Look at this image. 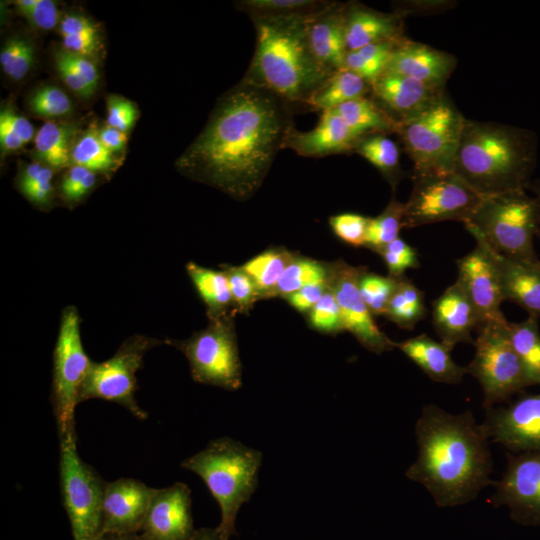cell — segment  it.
I'll return each instance as SVG.
<instances>
[{
    "label": "cell",
    "mask_w": 540,
    "mask_h": 540,
    "mask_svg": "<svg viewBox=\"0 0 540 540\" xmlns=\"http://www.w3.org/2000/svg\"><path fill=\"white\" fill-rule=\"evenodd\" d=\"M363 268L338 262L331 268L330 287L338 301L344 330L349 331L367 350L381 354L395 348L376 325L358 286Z\"/></svg>",
    "instance_id": "obj_16"
},
{
    "label": "cell",
    "mask_w": 540,
    "mask_h": 540,
    "mask_svg": "<svg viewBox=\"0 0 540 540\" xmlns=\"http://www.w3.org/2000/svg\"><path fill=\"white\" fill-rule=\"evenodd\" d=\"M415 436L418 456L405 475L422 484L438 507L466 504L492 485L489 439L471 410L451 414L428 404L415 423Z\"/></svg>",
    "instance_id": "obj_2"
},
{
    "label": "cell",
    "mask_w": 540,
    "mask_h": 540,
    "mask_svg": "<svg viewBox=\"0 0 540 540\" xmlns=\"http://www.w3.org/2000/svg\"><path fill=\"white\" fill-rule=\"evenodd\" d=\"M98 135L103 145L112 153L124 149L127 142V133L109 125L98 130Z\"/></svg>",
    "instance_id": "obj_57"
},
{
    "label": "cell",
    "mask_w": 540,
    "mask_h": 540,
    "mask_svg": "<svg viewBox=\"0 0 540 540\" xmlns=\"http://www.w3.org/2000/svg\"><path fill=\"white\" fill-rule=\"evenodd\" d=\"M507 466L493 481L494 507L507 506L515 522L540 526V452L507 453Z\"/></svg>",
    "instance_id": "obj_14"
},
{
    "label": "cell",
    "mask_w": 540,
    "mask_h": 540,
    "mask_svg": "<svg viewBox=\"0 0 540 540\" xmlns=\"http://www.w3.org/2000/svg\"><path fill=\"white\" fill-rule=\"evenodd\" d=\"M432 322L441 342L452 350L458 343L474 345L472 332L479 319L463 288L456 281L432 303Z\"/></svg>",
    "instance_id": "obj_24"
},
{
    "label": "cell",
    "mask_w": 540,
    "mask_h": 540,
    "mask_svg": "<svg viewBox=\"0 0 540 540\" xmlns=\"http://www.w3.org/2000/svg\"><path fill=\"white\" fill-rule=\"evenodd\" d=\"M394 345L435 382L458 384L468 373L466 367L454 362L451 350L445 344L426 334L395 342Z\"/></svg>",
    "instance_id": "obj_27"
},
{
    "label": "cell",
    "mask_w": 540,
    "mask_h": 540,
    "mask_svg": "<svg viewBox=\"0 0 540 540\" xmlns=\"http://www.w3.org/2000/svg\"><path fill=\"white\" fill-rule=\"evenodd\" d=\"M27 19L36 28L49 31L57 26L59 21V12L54 1L37 0Z\"/></svg>",
    "instance_id": "obj_52"
},
{
    "label": "cell",
    "mask_w": 540,
    "mask_h": 540,
    "mask_svg": "<svg viewBox=\"0 0 540 540\" xmlns=\"http://www.w3.org/2000/svg\"><path fill=\"white\" fill-rule=\"evenodd\" d=\"M354 152L370 162L393 188L404 175L399 147L387 134L371 133L360 137Z\"/></svg>",
    "instance_id": "obj_33"
},
{
    "label": "cell",
    "mask_w": 540,
    "mask_h": 540,
    "mask_svg": "<svg viewBox=\"0 0 540 540\" xmlns=\"http://www.w3.org/2000/svg\"><path fill=\"white\" fill-rule=\"evenodd\" d=\"M293 256L279 249L264 251L241 266L253 280L259 297L273 296L275 287Z\"/></svg>",
    "instance_id": "obj_35"
},
{
    "label": "cell",
    "mask_w": 540,
    "mask_h": 540,
    "mask_svg": "<svg viewBox=\"0 0 540 540\" xmlns=\"http://www.w3.org/2000/svg\"><path fill=\"white\" fill-rule=\"evenodd\" d=\"M486 245L499 274L504 301L513 302L528 315L540 319V260L523 261L509 258L495 251L487 243Z\"/></svg>",
    "instance_id": "obj_25"
},
{
    "label": "cell",
    "mask_w": 540,
    "mask_h": 540,
    "mask_svg": "<svg viewBox=\"0 0 540 540\" xmlns=\"http://www.w3.org/2000/svg\"><path fill=\"white\" fill-rule=\"evenodd\" d=\"M160 341L146 335L135 334L127 338L116 353L103 362H92L79 392V403L88 399H102L118 403L138 419L147 413L136 400V373L143 365L146 352Z\"/></svg>",
    "instance_id": "obj_12"
},
{
    "label": "cell",
    "mask_w": 540,
    "mask_h": 540,
    "mask_svg": "<svg viewBox=\"0 0 540 540\" xmlns=\"http://www.w3.org/2000/svg\"><path fill=\"white\" fill-rule=\"evenodd\" d=\"M405 204L394 197L381 214L370 218L365 247L379 253L386 245L399 238L403 227Z\"/></svg>",
    "instance_id": "obj_40"
},
{
    "label": "cell",
    "mask_w": 540,
    "mask_h": 540,
    "mask_svg": "<svg viewBox=\"0 0 540 540\" xmlns=\"http://www.w3.org/2000/svg\"><path fill=\"white\" fill-rule=\"evenodd\" d=\"M261 461L258 450L231 438H218L181 463L202 478L219 504L221 520L216 529L223 540L236 534V516L257 487Z\"/></svg>",
    "instance_id": "obj_5"
},
{
    "label": "cell",
    "mask_w": 540,
    "mask_h": 540,
    "mask_svg": "<svg viewBox=\"0 0 540 540\" xmlns=\"http://www.w3.org/2000/svg\"><path fill=\"white\" fill-rule=\"evenodd\" d=\"M370 217L356 213H341L331 216L329 224L334 234L343 242L354 246H365Z\"/></svg>",
    "instance_id": "obj_46"
},
{
    "label": "cell",
    "mask_w": 540,
    "mask_h": 540,
    "mask_svg": "<svg viewBox=\"0 0 540 540\" xmlns=\"http://www.w3.org/2000/svg\"><path fill=\"white\" fill-rule=\"evenodd\" d=\"M94 540H144L140 533H101Z\"/></svg>",
    "instance_id": "obj_61"
},
{
    "label": "cell",
    "mask_w": 540,
    "mask_h": 540,
    "mask_svg": "<svg viewBox=\"0 0 540 540\" xmlns=\"http://www.w3.org/2000/svg\"><path fill=\"white\" fill-rule=\"evenodd\" d=\"M107 125L126 132L133 126L137 110L132 102L119 96L107 99Z\"/></svg>",
    "instance_id": "obj_48"
},
{
    "label": "cell",
    "mask_w": 540,
    "mask_h": 540,
    "mask_svg": "<svg viewBox=\"0 0 540 540\" xmlns=\"http://www.w3.org/2000/svg\"><path fill=\"white\" fill-rule=\"evenodd\" d=\"M378 254L383 258L389 275L394 278L404 276L407 269L419 267L416 249L400 237L386 245Z\"/></svg>",
    "instance_id": "obj_45"
},
{
    "label": "cell",
    "mask_w": 540,
    "mask_h": 540,
    "mask_svg": "<svg viewBox=\"0 0 540 540\" xmlns=\"http://www.w3.org/2000/svg\"><path fill=\"white\" fill-rule=\"evenodd\" d=\"M187 273L207 308L210 321L219 320L230 314L233 305L226 273L202 267L194 262L186 265Z\"/></svg>",
    "instance_id": "obj_29"
},
{
    "label": "cell",
    "mask_w": 540,
    "mask_h": 540,
    "mask_svg": "<svg viewBox=\"0 0 540 540\" xmlns=\"http://www.w3.org/2000/svg\"><path fill=\"white\" fill-rule=\"evenodd\" d=\"M361 136L352 131L335 109L322 111L318 124L309 131L288 128L282 149L303 157H324L354 152Z\"/></svg>",
    "instance_id": "obj_21"
},
{
    "label": "cell",
    "mask_w": 540,
    "mask_h": 540,
    "mask_svg": "<svg viewBox=\"0 0 540 540\" xmlns=\"http://www.w3.org/2000/svg\"><path fill=\"white\" fill-rule=\"evenodd\" d=\"M63 47L71 53L91 58L99 48L98 33L65 36L63 37Z\"/></svg>",
    "instance_id": "obj_54"
},
{
    "label": "cell",
    "mask_w": 540,
    "mask_h": 540,
    "mask_svg": "<svg viewBox=\"0 0 540 540\" xmlns=\"http://www.w3.org/2000/svg\"><path fill=\"white\" fill-rule=\"evenodd\" d=\"M413 189L404 209V228L443 221L465 223L483 197L453 172L413 176Z\"/></svg>",
    "instance_id": "obj_13"
},
{
    "label": "cell",
    "mask_w": 540,
    "mask_h": 540,
    "mask_svg": "<svg viewBox=\"0 0 540 540\" xmlns=\"http://www.w3.org/2000/svg\"><path fill=\"white\" fill-rule=\"evenodd\" d=\"M65 51L69 61L72 63L77 72L82 76V78L87 82L91 91L94 93L99 81V73L95 63L91 60L90 57L71 53L67 50Z\"/></svg>",
    "instance_id": "obj_56"
},
{
    "label": "cell",
    "mask_w": 540,
    "mask_h": 540,
    "mask_svg": "<svg viewBox=\"0 0 540 540\" xmlns=\"http://www.w3.org/2000/svg\"><path fill=\"white\" fill-rule=\"evenodd\" d=\"M331 2L320 0H242L236 7L251 19L306 17L320 12Z\"/></svg>",
    "instance_id": "obj_36"
},
{
    "label": "cell",
    "mask_w": 540,
    "mask_h": 540,
    "mask_svg": "<svg viewBox=\"0 0 540 540\" xmlns=\"http://www.w3.org/2000/svg\"><path fill=\"white\" fill-rule=\"evenodd\" d=\"M480 426L489 441L510 453L540 452V393L524 394L505 407L486 409Z\"/></svg>",
    "instance_id": "obj_15"
},
{
    "label": "cell",
    "mask_w": 540,
    "mask_h": 540,
    "mask_svg": "<svg viewBox=\"0 0 540 540\" xmlns=\"http://www.w3.org/2000/svg\"><path fill=\"white\" fill-rule=\"evenodd\" d=\"M224 272L229 281L234 309L242 313L249 311L260 299L253 280L241 267L227 266Z\"/></svg>",
    "instance_id": "obj_47"
},
{
    "label": "cell",
    "mask_w": 540,
    "mask_h": 540,
    "mask_svg": "<svg viewBox=\"0 0 540 540\" xmlns=\"http://www.w3.org/2000/svg\"><path fill=\"white\" fill-rule=\"evenodd\" d=\"M537 150L531 130L465 118L452 172L482 197L528 190Z\"/></svg>",
    "instance_id": "obj_3"
},
{
    "label": "cell",
    "mask_w": 540,
    "mask_h": 540,
    "mask_svg": "<svg viewBox=\"0 0 540 540\" xmlns=\"http://www.w3.org/2000/svg\"><path fill=\"white\" fill-rule=\"evenodd\" d=\"M371 93L370 83L355 72L342 68L331 74L306 102L307 107L321 111Z\"/></svg>",
    "instance_id": "obj_28"
},
{
    "label": "cell",
    "mask_w": 540,
    "mask_h": 540,
    "mask_svg": "<svg viewBox=\"0 0 540 540\" xmlns=\"http://www.w3.org/2000/svg\"><path fill=\"white\" fill-rule=\"evenodd\" d=\"M307 17L252 19L256 48L242 81L268 90L291 105H306L331 75L309 49Z\"/></svg>",
    "instance_id": "obj_4"
},
{
    "label": "cell",
    "mask_w": 540,
    "mask_h": 540,
    "mask_svg": "<svg viewBox=\"0 0 540 540\" xmlns=\"http://www.w3.org/2000/svg\"><path fill=\"white\" fill-rule=\"evenodd\" d=\"M45 165L40 162L28 164L21 172L18 178V188L20 191L34 183L40 176Z\"/></svg>",
    "instance_id": "obj_59"
},
{
    "label": "cell",
    "mask_w": 540,
    "mask_h": 540,
    "mask_svg": "<svg viewBox=\"0 0 540 540\" xmlns=\"http://www.w3.org/2000/svg\"><path fill=\"white\" fill-rule=\"evenodd\" d=\"M540 205L526 190L483 197L471 217L463 223L498 253L517 260H540L534 249L538 236Z\"/></svg>",
    "instance_id": "obj_6"
},
{
    "label": "cell",
    "mask_w": 540,
    "mask_h": 540,
    "mask_svg": "<svg viewBox=\"0 0 540 540\" xmlns=\"http://www.w3.org/2000/svg\"><path fill=\"white\" fill-rule=\"evenodd\" d=\"M90 171L91 170L79 165H73L69 169V171L63 176L60 184V191L65 200H67V198Z\"/></svg>",
    "instance_id": "obj_58"
},
{
    "label": "cell",
    "mask_w": 540,
    "mask_h": 540,
    "mask_svg": "<svg viewBox=\"0 0 540 540\" xmlns=\"http://www.w3.org/2000/svg\"><path fill=\"white\" fill-rule=\"evenodd\" d=\"M55 64L60 77L73 92L83 98L93 94L87 82L69 61L64 48L56 51Z\"/></svg>",
    "instance_id": "obj_49"
},
{
    "label": "cell",
    "mask_w": 540,
    "mask_h": 540,
    "mask_svg": "<svg viewBox=\"0 0 540 540\" xmlns=\"http://www.w3.org/2000/svg\"><path fill=\"white\" fill-rule=\"evenodd\" d=\"M31 110L45 118H58L71 113L69 96L56 86H43L35 91L29 101Z\"/></svg>",
    "instance_id": "obj_44"
},
{
    "label": "cell",
    "mask_w": 540,
    "mask_h": 540,
    "mask_svg": "<svg viewBox=\"0 0 540 540\" xmlns=\"http://www.w3.org/2000/svg\"><path fill=\"white\" fill-rule=\"evenodd\" d=\"M328 286L329 283L309 285L289 295L286 299L297 311L309 312L323 296Z\"/></svg>",
    "instance_id": "obj_53"
},
{
    "label": "cell",
    "mask_w": 540,
    "mask_h": 540,
    "mask_svg": "<svg viewBox=\"0 0 540 540\" xmlns=\"http://www.w3.org/2000/svg\"><path fill=\"white\" fill-rule=\"evenodd\" d=\"M36 2L37 0H17L15 1V6L17 11L27 18L32 12Z\"/></svg>",
    "instance_id": "obj_62"
},
{
    "label": "cell",
    "mask_w": 540,
    "mask_h": 540,
    "mask_svg": "<svg viewBox=\"0 0 540 540\" xmlns=\"http://www.w3.org/2000/svg\"><path fill=\"white\" fill-rule=\"evenodd\" d=\"M426 314L424 292L405 275L400 277L384 316L398 327L411 330Z\"/></svg>",
    "instance_id": "obj_34"
},
{
    "label": "cell",
    "mask_w": 540,
    "mask_h": 540,
    "mask_svg": "<svg viewBox=\"0 0 540 540\" xmlns=\"http://www.w3.org/2000/svg\"><path fill=\"white\" fill-rule=\"evenodd\" d=\"M403 38L347 51L343 68L355 72L371 83L385 71L394 49Z\"/></svg>",
    "instance_id": "obj_38"
},
{
    "label": "cell",
    "mask_w": 540,
    "mask_h": 540,
    "mask_svg": "<svg viewBox=\"0 0 540 540\" xmlns=\"http://www.w3.org/2000/svg\"><path fill=\"white\" fill-rule=\"evenodd\" d=\"M71 163L94 172H109L116 167L117 160L101 142L98 130L91 126L73 143Z\"/></svg>",
    "instance_id": "obj_39"
},
{
    "label": "cell",
    "mask_w": 540,
    "mask_h": 540,
    "mask_svg": "<svg viewBox=\"0 0 540 540\" xmlns=\"http://www.w3.org/2000/svg\"><path fill=\"white\" fill-rule=\"evenodd\" d=\"M292 105L241 81L217 103L176 166L237 200L254 195L268 173L291 121Z\"/></svg>",
    "instance_id": "obj_1"
},
{
    "label": "cell",
    "mask_w": 540,
    "mask_h": 540,
    "mask_svg": "<svg viewBox=\"0 0 540 540\" xmlns=\"http://www.w3.org/2000/svg\"><path fill=\"white\" fill-rule=\"evenodd\" d=\"M348 127L359 136L371 133L397 132L394 120L372 97L363 96L335 109Z\"/></svg>",
    "instance_id": "obj_30"
},
{
    "label": "cell",
    "mask_w": 540,
    "mask_h": 540,
    "mask_svg": "<svg viewBox=\"0 0 540 540\" xmlns=\"http://www.w3.org/2000/svg\"><path fill=\"white\" fill-rule=\"evenodd\" d=\"M508 324L503 315L479 325L475 354L466 367L481 385L485 410L531 386L511 345Z\"/></svg>",
    "instance_id": "obj_8"
},
{
    "label": "cell",
    "mask_w": 540,
    "mask_h": 540,
    "mask_svg": "<svg viewBox=\"0 0 540 540\" xmlns=\"http://www.w3.org/2000/svg\"><path fill=\"white\" fill-rule=\"evenodd\" d=\"M0 126L7 128L11 133L19 137L24 144L34 137V128L24 116L16 113L11 107H5L0 113Z\"/></svg>",
    "instance_id": "obj_51"
},
{
    "label": "cell",
    "mask_w": 540,
    "mask_h": 540,
    "mask_svg": "<svg viewBox=\"0 0 540 540\" xmlns=\"http://www.w3.org/2000/svg\"><path fill=\"white\" fill-rule=\"evenodd\" d=\"M156 490L132 478L106 483L101 533H140Z\"/></svg>",
    "instance_id": "obj_19"
},
{
    "label": "cell",
    "mask_w": 540,
    "mask_h": 540,
    "mask_svg": "<svg viewBox=\"0 0 540 540\" xmlns=\"http://www.w3.org/2000/svg\"><path fill=\"white\" fill-rule=\"evenodd\" d=\"M60 438V484L74 540H94L102 531L106 483L77 451L76 432Z\"/></svg>",
    "instance_id": "obj_9"
},
{
    "label": "cell",
    "mask_w": 540,
    "mask_h": 540,
    "mask_svg": "<svg viewBox=\"0 0 540 540\" xmlns=\"http://www.w3.org/2000/svg\"><path fill=\"white\" fill-rule=\"evenodd\" d=\"M91 363L81 340L78 310L67 306L61 313L53 353L51 402L59 437L75 431L74 411Z\"/></svg>",
    "instance_id": "obj_10"
},
{
    "label": "cell",
    "mask_w": 540,
    "mask_h": 540,
    "mask_svg": "<svg viewBox=\"0 0 540 540\" xmlns=\"http://www.w3.org/2000/svg\"><path fill=\"white\" fill-rule=\"evenodd\" d=\"M232 317L210 321L187 340H168L184 353L196 382L226 390L240 388L241 362Z\"/></svg>",
    "instance_id": "obj_11"
},
{
    "label": "cell",
    "mask_w": 540,
    "mask_h": 540,
    "mask_svg": "<svg viewBox=\"0 0 540 540\" xmlns=\"http://www.w3.org/2000/svg\"><path fill=\"white\" fill-rule=\"evenodd\" d=\"M471 235L476 241V247L456 261V281L473 304L481 325L504 315L500 310L504 297L499 274L486 243L480 236Z\"/></svg>",
    "instance_id": "obj_17"
},
{
    "label": "cell",
    "mask_w": 540,
    "mask_h": 540,
    "mask_svg": "<svg viewBox=\"0 0 540 540\" xmlns=\"http://www.w3.org/2000/svg\"><path fill=\"white\" fill-rule=\"evenodd\" d=\"M54 170L49 166H44L40 176L30 186L26 187L21 193L32 203L40 206H46L51 202L53 195Z\"/></svg>",
    "instance_id": "obj_50"
},
{
    "label": "cell",
    "mask_w": 540,
    "mask_h": 540,
    "mask_svg": "<svg viewBox=\"0 0 540 540\" xmlns=\"http://www.w3.org/2000/svg\"><path fill=\"white\" fill-rule=\"evenodd\" d=\"M456 62V58L447 52L404 37L394 49L385 72L445 88Z\"/></svg>",
    "instance_id": "obj_23"
},
{
    "label": "cell",
    "mask_w": 540,
    "mask_h": 540,
    "mask_svg": "<svg viewBox=\"0 0 540 540\" xmlns=\"http://www.w3.org/2000/svg\"><path fill=\"white\" fill-rule=\"evenodd\" d=\"M403 36V20L400 13H383L361 3L345 4V40L347 51Z\"/></svg>",
    "instance_id": "obj_26"
},
{
    "label": "cell",
    "mask_w": 540,
    "mask_h": 540,
    "mask_svg": "<svg viewBox=\"0 0 540 540\" xmlns=\"http://www.w3.org/2000/svg\"><path fill=\"white\" fill-rule=\"evenodd\" d=\"M528 190H530L533 195L538 199L539 205H540V178L536 180H532ZM538 237L540 238V222H539V231H538Z\"/></svg>",
    "instance_id": "obj_63"
},
{
    "label": "cell",
    "mask_w": 540,
    "mask_h": 540,
    "mask_svg": "<svg viewBox=\"0 0 540 540\" xmlns=\"http://www.w3.org/2000/svg\"><path fill=\"white\" fill-rule=\"evenodd\" d=\"M62 37L69 35L98 33L97 27L87 17L80 14H68L59 24Z\"/></svg>",
    "instance_id": "obj_55"
},
{
    "label": "cell",
    "mask_w": 540,
    "mask_h": 540,
    "mask_svg": "<svg viewBox=\"0 0 540 540\" xmlns=\"http://www.w3.org/2000/svg\"><path fill=\"white\" fill-rule=\"evenodd\" d=\"M309 49L329 74L342 69L347 53L345 40V4L331 2L305 21Z\"/></svg>",
    "instance_id": "obj_22"
},
{
    "label": "cell",
    "mask_w": 540,
    "mask_h": 540,
    "mask_svg": "<svg viewBox=\"0 0 540 540\" xmlns=\"http://www.w3.org/2000/svg\"><path fill=\"white\" fill-rule=\"evenodd\" d=\"M331 268L309 258H292L282 273L273 296L288 297L303 287L315 284H328Z\"/></svg>",
    "instance_id": "obj_37"
},
{
    "label": "cell",
    "mask_w": 540,
    "mask_h": 540,
    "mask_svg": "<svg viewBox=\"0 0 540 540\" xmlns=\"http://www.w3.org/2000/svg\"><path fill=\"white\" fill-rule=\"evenodd\" d=\"M309 323L322 333L336 334L344 330L340 307L330 284L320 300L309 311Z\"/></svg>",
    "instance_id": "obj_43"
},
{
    "label": "cell",
    "mask_w": 540,
    "mask_h": 540,
    "mask_svg": "<svg viewBox=\"0 0 540 540\" xmlns=\"http://www.w3.org/2000/svg\"><path fill=\"white\" fill-rule=\"evenodd\" d=\"M465 117L444 92L415 117L400 122L397 134L414 165V175L452 172Z\"/></svg>",
    "instance_id": "obj_7"
},
{
    "label": "cell",
    "mask_w": 540,
    "mask_h": 540,
    "mask_svg": "<svg viewBox=\"0 0 540 540\" xmlns=\"http://www.w3.org/2000/svg\"><path fill=\"white\" fill-rule=\"evenodd\" d=\"M33 61V44L19 36L9 38L0 52L1 68L14 81H20L28 74Z\"/></svg>",
    "instance_id": "obj_42"
},
{
    "label": "cell",
    "mask_w": 540,
    "mask_h": 540,
    "mask_svg": "<svg viewBox=\"0 0 540 540\" xmlns=\"http://www.w3.org/2000/svg\"><path fill=\"white\" fill-rule=\"evenodd\" d=\"M399 278L382 276L362 270L358 286L370 312L376 316L385 315L389 301L397 287Z\"/></svg>",
    "instance_id": "obj_41"
},
{
    "label": "cell",
    "mask_w": 540,
    "mask_h": 540,
    "mask_svg": "<svg viewBox=\"0 0 540 540\" xmlns=\"http://www.w3.org/2000/svg\"><path fill=\"white\" fill-rule=\"evenodd\" d=\"M191 540H223L216 528L203 527L195 531Z\"/></svg>",
    "instance_id": "obj_60"
},
{
    "label": "cell",
    "mask_w": 540,
    "mask_h": 540,
    "mask_svg": "<svg viewBox=\"0 0 540 540\" xmlns=\"http://www.w3.org/2000/svg\"><path fill=\"white\" fill-rule=\"evenodd\" d=\"M195 531L189 487L177 482L157 489L140 531L143 539L191 540Z\"/></svg>",
    "instance_id": "obj_18"
},
{
    "label": "cell",
    "mask_w": 540,
    "mask_h": 540,
    "mask_svg": "<svg viewBox=\"0 0 540 540\" xmlns=\"http://www.w3.org/2000/svg\"><path fill=\"white\" fill-rule=\"evenodd\" d=\"M75 127L71 124L48 121L35 135L36 157L52 169H60L71 163L72 140Z\"/></svg>",
    "instance_id": "obj_31"
},
{
    "label": "cell",
    "mask_w": 540,
    "mask_h": 540,
    "mask_svg": "<svg viewBox=\"0 0 540 540\" xmlns=\"http://www.w3.org/2000/svg\"><path fill=\"white\" fill-rule=\"evenodd\" d=\"M511 345L531 386H540L539 319L528 315L518 323L508 324Z\"/></svg>",
    "instance_id": "obj_32"
},
{
    "label": "cell",
    "mask_w": 540,
    "mask_h": 540,
    "mask_svg": "<svg viewBox=\"0 0 540 540\" xmlns=\"http://www.w3.org/2000/svg\"><path fill=\"white\" fill-rule=\"evenodd\" d=\"M370 85L371 97L398 123L420 114L445 92V88L385 71Z\"/></svg>",
    "instance_id": "obj_20"
}]
</instances>
